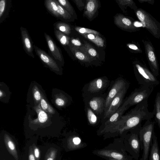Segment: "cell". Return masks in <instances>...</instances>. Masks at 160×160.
Masks as SVG:
<instances>
[{
  "label": "cell",
  "instance_id": "1",
  "mask_svg": "<svg viewBox=\"0 0 160 160\" xmlns=\"http://www.w3.org/2000/svg\"><path fill=\"white\" fill-rule=\"evenodd\" d=\"M148 107V100L141 102L123 115L118 121L99 129L98 133L106 137L121 136L132 129L142 126V121L151 120L154 117L153 112H149Z\"/></svg>",
  "mask_w": 160,
  "mask_h": 160
},
{
  "label": "cell",
  "instance_id": "2",
  "mask_svg": "<svg viewBox=\"0 0 160 160\" xmlns=\"http://www.w3.org/2000/svg\"><path fill=\"white\" fill-rule=\"evenodd\" d=\"M92 153L105 159L110 158L118 160H133V158L127 154L121 137L115 139L112 143L102 149L94 150Z\"/></svg>",
  "mask_w": 160,
  "mask_h": 160
},
{
  "label": "cell",
  "instance_id": "3",
  "mask_svg": "<svg viewBox=\"0 0 160 160\" xmlns=\"http://www.w3.org/2000/svg\"><path fill=\"white\" fill-rule=\"evenodd\" d=\"M133 64L135 77L139 84L154 88L160 84L157 77L144 63L137 60L133 62Z\"/></svg>",
  "mask_w": 160,
  "mask_h": 160
},
{
  "label": "cell",
  "instance_id": "4",
  "mask_svg": "<svg viewBox=\"0 0 160 160\" xmlns=\"http://www.w3.org/2000/svg\"><path fill=\"white\" fill-rule=\"evenodd\" d=\"M155 122L147 120L139 132L140 149L142 154L140 160H148L154 131Z\"/></svg>",
  "mask_w": 160,
  "mask_h": 160
},
{
  "label": "cell",
  "instance_id": "5",
  "mask_svg": "<svg viewBox=\"0 0 160 160\" xmlns=\"http://www.w3.org/2000/svg\"><path fill=\"white\" fill-rule=\"evenodd\" d=\"M141 127L132 129L120 136L122 139L126 151L136 160H138L140 156L141 149L139 133Z\"/></svg>",
  "mask_w": 160,
  "mask_h": 160
},
{
  "label": "cell",
  "instance_id": "6",
  "mask_svg": "<svg viewBox=\"0 0 160 160\" xmlns=\"http://www.w3.org/2000/svg\"><path fill=\"white\" fill-rule=\"evenodd\" d=\"M136 15L142 27L145 28L155 38H160V23L150 14L141 8L135 11Z\"/></svg>",
  "mask_w": 160,
  "mask_h": 160
},
{
  "label": "cell",
  "instance_id": "7",
  "mask_svg": "<svg viewBox=\"0 0 160 160\" xmlns=\"http://www.w3.org/2000/svg\"><path fill=\"white\" fill-rule=\"evenodd\" d=\"M107 95L106 93L95 95L82 94L84 104L88 106L101 120L104 114Z\"/></svg>",
  "mask_w": 160,
  "mask_h": 160
},
{
  "label": "cell",
  "instance_id": "8",
  "mask_svg": "<svg viewBox=\"0 0 160 160\" xmlns=\"http://www.w3.org/2000/svg\"><path fill=\"white\" fill-rule=\"evenodd\" d=\"M111 81L106 76L96 78L86 84L82 90V94L95 95L104 93L108 89Z\"/></svg>",
  "mask_w": 160,
  "mask_h": 160
},
{
  "label": "cell",
  "instance_id": "9",
  "mask_svg": "<svg viewBox=\"0 0 160 160\" xmlns=\"http://www.w3.org/2000/svg\"><path fill=\"white\" fill-rule=\"evenodd\" d=\"M153 89V87L141 85L139 88H135L124 100L122 105H128L131 107L143 101L148 100Z\"/></svg>",
  "mask_w": 160,
  "mask_h": 160
},
{
  "label": "cell",
  "instance_id": "10",
  "mask_svg": "<svg viewBox=\"0 0 160 160\" xmlns=\"http://www.w3.org/2000/svg\"><path fill=\"white\" fill-rule=\"evenodd\" d=\"M129 84L128 81L122 77L118 78L115 80L111 82L107 93L104 113L112 100L122 90L129 88Z\"/></svg>",
  "mask_w": 160,
  "mask_h": 160
},
{
  "label": "cell",
  "instance_id": "11",
  "mask_svg": "<svg viewBox=\"0 0 160 160\" xmlns=\"http://www.w3.org/2000/svg\"><path fill=\"white\" fill-rule=\"evenodd\" d=\"M142 41L151 71L157 77L159 74V65L153 46L150 41L144 40Z\"/></svg>",
  "mask_w": 160,
  "mask_h": 160
},
{
  "label": "cell",
  "instance_id": "12",
  "mask_svg": "<svg viewBox=\"0 0 160 160\" xmlns=\"http://www.w3.org/2000/svg\"><path fill=\"white\" fill-rule=\"evenodd\" d=\"M128 88H127L122 90L112 100L104 113L101 122L114 113L121 106L123 102L124 98Z\"/></svg>",
  "mask_w": 160,
  "mask_h": 160
},
{
  "label": "cell",
  "instance_id": "13",
  "mask_svg": "<svg viewBox=\"0 0 160 160\" xmlns=\"http://www.w3.org/2000/svg\"><path fill=\"white\" fill-rule=\"evenodd\" d=\"M34 50L40 60L50 69L55 72H60L61 69L57 62L43 50L34 45Z\"/></svg>",
  "mask_w": 160,
  "mask_h": 160
},
{
  "label": "cell",
  "instance_id": "14",
  "mask_svg": "<svg viewBox=\"0 0 160 160\" xmlns=\"http://www.w3.org/2000/svg\"><path fill=\"white\" fill-rule=\"evenodd\" d=\"M45 38L51 57L57 62L64 63V60L60 48L58 46L53 39L49 35L44 33Z\"/></svg>",
  "mask_w": 160,
  "mask_h": 160
},
{
  "label": "cell",
  "instance_id": "15",
  "mask_svg": "<svg viewBox=\"0 0 160 160\" xmlns=\"http://www.w3.org/2000/svg\"><path fill=\"white\" fill-rule=\"evenodd\" d=\"M115 23L118 27L130 32H136L140 30V28L135 26V21L126 17L122 15H118L114 18Z\"/></svg>",
  "mask_w": 160,
  "mask_h": 160
},
{
  "label": "cell",
  "instance_id": "16",
  "mask_svg": "<svg viewBox=\"0 0 160 160\" xmlns=\"http://www.w3.org/2000/svg\"><path fill=\"white\" fill-rule=\"evenodd\" d=\"M20 29L23 48L28 55L34 58V45L28 32L27 29L23 27H21Z\"/></svg>",
  "mask_w": 160,
  "mask_h": 160
},
{
  "label": "cell",
  "instance_id": "17",
  "mask_svg": "<svg viewBox=\"0 0 160 160\" xmlns=\"http://www.w3.org/2000/svg\"><path fill=\"white\" fill-rule=\"evenodd\" d=\"M130 107L128 105H124L122 104L114 113L101 122V124L99 129L118 121L125 112Z\"/></svg>",
  "mask_w": 160,
  "mask_h": 160
},
{
  "label": "cell",
  "instance_id": "18",
  "mask_svg": "<svg viewBox=\"0 0 160 160\" xmlns=\"http://www.w3.org/2000/svg\"><path fill=\"white\" fill-rule=\"evenodd\" d=\"M148 160H160V152L155 132L152 136Z\"/></svg>",
  "mask_w": 160,
  "mask_h": 160
},
{
  "label": "cell",
  "instance_id": "19",
  "mask_svg": "<svg viewBox=\"0 0 160 160\" xmlns=\"http://www.w3.org/2000/svg\"><path fill=\"white\" fill-rule=\"evenodd\" d=\"M84 110L89 125L95 126L101 122V119L87 105L84 104Z\"/></svg>",
  "mask_w": 160,
  "mask_h": 160
},
{
  "label": "cell",
  "instance_id": "20",
  "mask_svg": "<svg viewBox=\"0 0 160 160\" xmlns=\"http://www.w3.org/2000/svg\"><path fill=\"white\" fill-rule=\"evenodd\" d=\"M98 6V1L88 0L86 4L84 14L89 18H92L96 13Z\"/></svg>",
  "mask_w": 160,
  "mask_h": 160
},
{
  "label": "cell",
  "instance_id": "21",
  "mask_svg": "<svg viewBox=\"0 0 160 160\" xmlns=\"http://www.w3.org/2000/svg\"><path fill=\"white\" fill-rule=\"evenodd\" d=\"M11 1H0V23H2L8 15L11 5Z\"/></svg>",
  "mask_w": 160,
  "mask_h": 160
},
{
  "label": "cell",
  "instance_id": "22",
  "mask_svg": "<svg viewBox=\"0 0 160 160\" xmlns=\"http://www.w3.org/2000/svg\"><path fill=\"white\" fill-rule=\"evenodd\" d=\"M153 113L154 120L160 129V92L157 93L154 104Z\"/></svg>",
  "mask_w": 160,
  "mask_h": 160
},
{
  "label": "cell",
  "instance_id": "23",
  "mask_svg": "<svg viewBox=\"0 0 160 160\" xmlns=\"http://www.w3.org/2000/svg\"><path fill=\"white\" fill-rule=\"evenodd\" d=\"M45 6L47 10L52 15L59 18L58 13V7L56 0L44 1Z\"/></svg>",
  "mask_w": 160,
  "mask_h": 160
},
{
  "label": "cell",
  "instance_id": "24",
  "mask_svg": "<svg viewBox=\"0 0 160 160\" xmlns=\"http://www.w3.org/2000/svg\"><path fill=\"white\" fill-rule=\"evenodd\" d=\"M54 29L62 32L67 36L71 32V28L68 24L62 22H58L53 24Z\"/></svg>",
  "mask_w": 160,
  "mask_h": 160
},
{
  "label": "cell",
  "instance_id": "25",
  "mask_svg": "<svg viewBox=\"0 0 160 160\" xmlns=\"http://www.w3.org/2000/svg\"><path fill=\"white\" fill-rule=\"evenodd\" d=\"M35 109L38 113V117L33 122L41 123L46 122L48 119V116L46 112L42 109L40 104L37 106Z\"/></svg>",
  "mask_w": 160,
  "mask_h": 160
},
{
  "label": "cell",
  "instance_id": "26",
  "mask_svg": "<svg viewBox=\"0 0 160 160\" xmlns=\"http://www.w3.org/2000/svg\"><path fill=\"white\" fill-rule=\"evenodd\" d=\"M54 33L57 39L62 46L69 45V38L68 36L55 29H54Z\"/></svg>",
  "mask_w": 160,
  "mask_h": 160
},
{
  "label": "cell",
  "instance_id": "27",
  "mask_svg": "<svg viewBox=\"0 0 160 160\" xmlns=\"http://www.w3.org/2000/svg\"><path fill=\"white\" fill-rule=\"evenodd\" d=\"M86 38L92 42L97 46L103 47L104 45V41L102 38L98 35L92 34H82Z\"/></svg>",
  "mask_w": 160,
  "mask_h": 160
},
{
  "label": "cell",
  "instance_id": "28",
  "mask_svg": "<svg viewBox=\"0 0 160 160\" xmlns=\"http://www.w3.org/2000/svg\"><path fill=\"white\" fill-rule=\"evenodd\" d=\"M40 105L42 109L44 111L52 114L54 113L55 111L54 109L47 103L42 96L40 101Z\"/></svg>",
  "mask_w": 160,
  "mask_h": 160
},
{
  "label": "cell",
  "instance_id": "29",
  "mask_svg": "<svg viewBox=\"0 0 160 160\" xmlns=\"http://www.w3.org/2000/svg\"><path fill=\"white\" fill-rule=\"evenodd\" d=\"M60 4L71 15L74 14V10L69 2L67 0H57Z\"/></svg>",
  "mask_w": 160,
  "mask_h": 160
},
{
  "label": "cell",
  "instance_id": "30",
  "mask_svg": "<svg viewBox=\"0 0 160 160\" xmlns=\"http://www.w3.org/2000/svg\"><path fill=\"white\" fill-rule=\"evenodd\" d=\"M75 29L76 31L82 34H92L98 35L99 34V32L97 31L86 28L76 27Z\"/></svg>",
  "mask_w": 160,
  "mask_h": 160
},
{
  "label": "cell",
  "instance_id": "31",
  "mask_svg": "<svg viewBox=\"0 0 160 160\" xmlns=\"http://www.w3.org/2000/svg\"><path fill=\"white\" fill-rule=\"evenodd\" d=\"M68 102V98L64 95L57 98L55 100L56 104L59 107L65 106Z\"/></svg>",
  "mask_w": 160,
  "mask_h": 160
},
{
  "label": "cell",
  "instance_id": "32",
  "mask_svg": "<svg viewBox=\"0 0 160 160\" xmlns=\"http://www.w3.org/2000/svg\"><path fill=\"white\" fill-rule=\"evenodd\" d=\"M119 3L121 5L125 6H130L131 8L134 10H136L138 7L136 5L135 3L132 0H121L118 1Z\"/></svg>",
  "mask_w": 160,
  "mask_h": 160
},
{
  "label": "cell",
  "instance_id": "33",
  "mask_svg": "<svg viewBox=\"0 0 160 160\" xmlns=\"http://www.w3.org/2000/svg\"><path fill=\"white\" fill-rule=\"evenodd\" d=\"M33 97L35 101L37 102L40 101L42 95L38 87L36 86H35L33 88Z\"/></svg>",
  "mask_w": 160,
  "mask_h": 160
},
{
  "label": "cell",
  "instance_id": "34",
  "mask_svg": "<svg viewBox=\"0 0 160 160\" xmlns=\"http://www.w3.org/2000/svg\"><path fill=\"white\" fill-rule=\"evenodd\" d=\"M7 139L6 142L8 148L11 152H13L14 154H15L16 152V150L13 142L9 138H7Z\"/></svg>",
  "mask_w": 160,
  "mask_h": 160
},
{
  "label": "cell",
  "instance_id": "35",
  "mask_svg": "<svg viewBox=\"0 0 160 160\" xmlns=\"http://www.w3.org/2000/svg\"><path fill=\"white\" fill-rule=\"evenodd\" d=\"M129 48L134 51L136 53H142V51L140 46H138L137 45L133 43H129L127 45Z\"/></svg>",
  "mask_w": 160,
  "mask_h": 160
},
{
  "label": "cell",
  "instance_id": "36",
  "mask_svg": "<svg viewBox=\"0 0 160 160\" xmlns=\"http://www.w3.org/2000/svg\"><path fill=\"white\" fill-rule=\"evenodd\" d=\"M75 54L76 58L80 60L85 62L88 61V59H87L86 56L81 52L78 51L75 52Z\"/></svg>",
  "mask_w": 160,
  "mask_h": 160
},
{
  "label": "cell",
  "instance_id": "37",
  "mask_svg": "<svg viewBox=\"0 0 160 160\" xmlns=\"http://www.w3.org/2000/svg\"><path fill=\"white\" fill-rule=\"evenodd\" d=\"M72 142L73 144L76 145H79L81 142L80 138L78 136H75L72 138Z\"/></svg>",
  "mask_w": 160,
  "mask_h": 160
},
{
  "label": "cell",
  "instance_id": "38",
  "mask_svg": "<svg viewBox=\"0 0 160 160\" xmlns=\"http://www.w3.org/2000/svg\"><path fill=\"white\" fill-rule=\"evenodd\" d=\"M71 42V43L73 45L76 46H80L81 45V42L78 39H72Z\"/></svg>",
  "mask_w": 160,
  "mask_h": 160
},
{
  "label": "cell",
  "instance_id": "39",
  "mask_svg": "<svg viewBox=\"0 0 160 160\" xmlns=\"http://www.w3.org/2000/svg\"><path fill=\"white\" fill-rule=\"evenodd\" d=\"M88 53L91 56L93 57H95L97 55V52L96 50L94 48H91L88 50Z\"/></svg>",
  "mask_w": 160,
  "mask_h": 160
},
{
  "label": "cell",
  "instance_id": "40",
  "mask_svg": "<svg viewBox=\"0 0 160 160\" xmlns=\"http://www.w3.org/2000/svg\"><path fill=\"white\" fill-rule=\"evenodd\" d=\"M138 1L140 3L147 2L151 5H153L154 3V1L153 0H138Z\"/></svg>",
  "mask_w": 160,
  "mask_h": 160
},
{
  "label": "cell",
  "instance_id": "41",
  "mask_svg": "<svg viewBox=\"0 0 160 160\" xmlns=\"http://www.w3.org/2000/svg\"><path fill=\"white\" fill-rule=\"evenodd\" d=\"M74 2L78 7H82L84 6V4L81 0H74Z\"/></svg>",
  "mask_w": 160,
  "mask_h": 160
},
{
  "label": "cell",
  "instance_id": "42",
  "mask_svg": "<svg viewBox=\"0 0 160 160\" xmlns=\"http://www.w3.org/2000/svg\"><path fill=\"white\" fill-rule=\"evenodd\" d=\"M34 155L36 158H38L39 157V151L38 148H35L34 149Z\"/></svg>",
  "mask_w": 160,
  "mask_h": 160
},
{
  "label": "cell",
  "instance_id": "43",
  "mask_svg": "<svg viewBox=\"0 0 160 160\" xmlns=\"http://www.w3.org/2000/svg\"><path fill=\"white\" fill-rule=\"evenodd\" d=\"M29 160H35V157L32 154L29 155Z\"/></svg>",
  "mask_w": 160,
  "mask_h": 160
},
{
  "label": "cell",
  "instance_id": "44",
  "mask_svg": "<svg viewBox=\"0 0 160 160\" xmlns=\"http://www.w3.org/2000/svg\"><path fill=\"white\" fill-rule=\"evenodd\" d=\"M105 159L106 160H118V159H113L112 158H106Z\"/></svg>",
  "mask_w": 160,
  "mask_h": 160
},
{
  "label": "cell",
  "instance_id": "45",
  "mask_svg": "<svg viewBox=\"0 0 160 160\" xmlns=\"http://www.w3.org/2000/svg\"><path fill=\"white\" fill-rule=\"evenodd\" d=\"M3 95V92L1 90L0 91V97L1 98L2 96Z\"/></svg>",
  "mask_w": 160,
  "mask_h": 160
},
{
  "label": "cell",
  "instance_id": "46",
  "mask_svg": "<svg viewBox=\"0 0 160 160\" xmlns=\"http://www.w3.org/2000/svg\"><path fill=\"white\" fill-rule=\"evenodd\" d=\"M47 160H53V159L52 158H49L47 159Z\"/></svg>",
  "mask_w": 160,
  "mask_h": 160
}]
</instances>
